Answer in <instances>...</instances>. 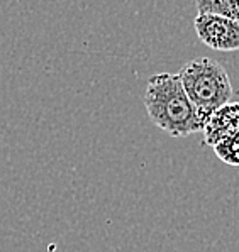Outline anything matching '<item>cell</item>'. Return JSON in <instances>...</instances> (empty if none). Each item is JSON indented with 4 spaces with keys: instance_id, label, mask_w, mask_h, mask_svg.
Here are the masks:
<instances>
[{
    "instance_id": "obj_1",
    "label": "cell",
    "mask_w": 239,
    "mask_h": 252,
    "mask_svg": "<svg viewBox=\"0 0 239 252\" xmlns=\"http://www.w3.org/2000/svg\"><path fill=\"white\" fill-rule=\"evenodd\" d=\"M144 107L149 120L171 137H187L202 130L204 122L178 73L153 75L146 85Z\"/></svg>"
},
{
    "instance_id": "obj_2",
    "label": "cell",
    "mask_w": 239,
    "mask_h": 252,
    "mask_svg": "<svg viewBox=\"0 0 239 252\" xmlns=\"http://www.w3.org/2000/svg\"><path fill=\"white\" fill-rule=\"evenodd\" d=\"M178 75L202 122L214 110L226 105L233 96L229 75L224 66L212 58L200 56L188 61L182 66Z\"/></svg>"
},
{
    "instance_id": "obj_3",
    "label": "cell",
    "mask_w": 239,
    "mask_h": 252,
    "mask_svg": "<svg viewBox=\"0 0 239 252\" xmlns=\"http://www.w3.org/2000/svg\"><path fill=\"white\" fill-rule=\"evenodd\" d=\"M197 37L215 51H239V22L217 14H197Z\"/></svg>"
},
{
    "instance_id": "obj_4",
    "label": "cell",
    "mask_w": 239,
    "mask_h": 252,
    "mask_svg": "<svg viewBox=\"0 0 239 252\" xmlns=\"http://www.w3.org/2000/svg\"><path fill=\"white\" fill-rule=\"evenodd\" d=\"M236 132H239V102H227L204 120V142L210 147Z\"/></svg>"
},
{
    "instance_id": "obj_5",
    "label": "cell",
    "mask_w": 239,
    "mask_h": 252,
    "mask_svg": "<svg viewBox=\"0 0 239 252\" xmlns=\"http://www.w3.org/2000/svg\"><path fill=\"white\" fill-rule=\"evenodd\" d=\"M199 14H217L239 22V0H195Z\"/></svg>"
},
{
    "instance_id": "obj_6",
    "label": "cell",
    "mask_w": 239,
    "mask_h": 252,
    "mask_svg": "<svg viewBox=\"0 0 239 252\" xmlns=\"http://www.w3.org/2000/svg\"><path fill=\"white\" fill-rule=\"evenodd\" d=\"M212 149H214V154L222 162L239 168V132L222 139L221 142L212 146Z\"/></svg>"
}]
</instances>
